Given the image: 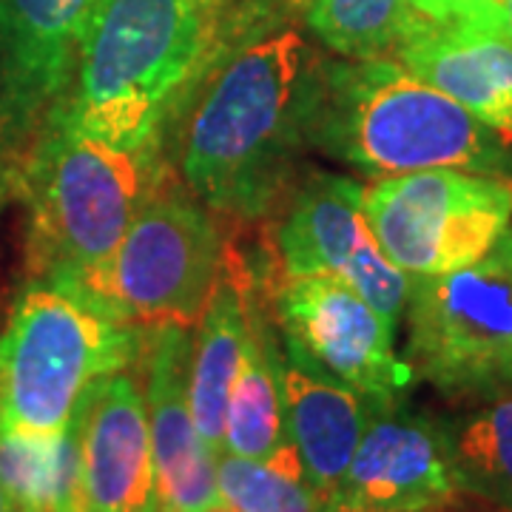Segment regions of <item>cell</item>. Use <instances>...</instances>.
Here are the masks:
<instances>
[{
    "mask_svg": "<svg viewBox=\"0 0 512 512\" xmlns=\"http://www.w3.org/2000/svg\"><path fill=\"white\" fill-rule=\"evenodd\" d=\"M0 512H18L15 501H12V495L6 493V487H3V481H0Z\"/></svg>",
    "mask_w": 512,
    "mask_h": 512,
    "instance_id": "484cf974",
    "label": "cell"
},
{
    "mask_svg": "<svg viewBox=\"0 0 512 512\" xmlns=\"http://www.w3.org/2000/svg\"><path fill=\"white\" fill-rule=\"evenodd\" d=\"M285 342L370 402H396L413 370L396 353V328L333 276H282L271 293Z\"/></svg>",
    "mask_w": 512,
    "mask_h": 512,
    "instance_id": "30bf717a",
    "label": "cell"
},
{
    "mask_svg": "<svg viewBox=\"0 0 512 512\" xmlns=\"http://www.w3.org/2000/svg\"><path fill=\"white\" fill-rule=\"evenodd\" d=\"M0 481L18 512L83 510L77 421L57 439H29L0 430Z\"/></svg>",
    "mask_w": 512,
    "mask_h": 512,
    "instance_id": "d6986e66",
    "label": "cell"
},
{
    "mask_svg": "<svg viewBox=\"0 0 512 512\" xmlns=\"http://www.w3.org/2000/svg\"><path fill=\"white\" fill-rule=\"evenodd\" d=\"M419 15L410 0H311L305 9L313 35L353 60L393 57Z\"/></svg>",
    "mask_w": 512,
    "mask_h": 512,
    "instance_id": "44dd1931",
    "label": "cell"
},
{
    "mask_svg": "<svg viewBox=\"0 0 512 512\" xmlns=\"http://www.w3.org/2000/svg\"><path fill=\"white\" fill-rule=\"evenodd\" d=\"M404 362L450 399L512 387V225L478 262L413 276L404 308Z\"/></svg>",
    "mask_w": 512,
    "mask_h": 512,
    "instance_id": "52a82bcc",
    "label": "cell"
},
{
    "mask_svg": "<svg viewBox=\"0 0 512 512\" xmlns=\"http://www.w3.org/2000/svg\"><path fill=\"white\" fill-rule=\"evenodd\" d=\"M77 430L83 512H163L146 396L131 373L94 387Z\"/></svg>",
    "mask_w": 512,
    "mask_h": 512,
    "instance_id": "4fadbf2b",
    "label": "cell"
},
{
    "mask_svg": "<svg viewBox=\"0 0 512 512\" xmlns=\"http://www.w3.org/2000/svg\"><path fill=\"white\" fill-rule=\"evenodd\" d=\"M461 493L512 512V387L447 424Z\"/></svg>",
    "mask_w": 512,
    "mask_h": 512,
    "instance_id": "ffe728a7",
    "label": "cell"
},
{
    "mask_svg": "<svg viewBox=\"0 0 512 512\" xmlns=\"http://www.w3.org/2000/svg\"><path fill=\"white\" fill-rule=\"evenodd\" d=\"M77 512H83V510H77Z\"/></svg>",
    "mask_w": 512,
    "mask_h": 512,
    "instance_id": "83f0119b",
    "label": "cell"
},
{
    "mask_svg": "<svg viewBox=\"0 0 512 512\" xmlns=\"http://www.w3.org/2000/svg\"><path fill=\"white\" fill-rule=\"evenodd\" d=\"M501 15H504V32L512 40V0H501Z\"/></svg>",
    "mask_w": 512,
    "mask_h": 512,
    "instance_id": "d4e9b609",
    "label": "cell"
},
{
    "mask_svg": "<svg viewBox=\"0 0 512 512\" xmlns=\"http://www.w3.org/2000/svg\"><path fill=\"white\" fill-rule=\"evenodd\" d=\"M211 512H237V510H231L228 504H217V507H214V510H211Z\"/></svg>",
    "mask_w": 512,
    "mask_h": 512,
    "instance_id": "4316f807",
    "label": "cell"
},
{
    "mask_svg": "<svg viewBox=\"0 0 512 512\" xmlns=\"http://www.w3.org/2000/svg\"><path fill=\"white\" fill-rule=\"evenodd\" d=\"M274 365L288 439L325 507L362 441L370 399L333 379L291 342H285V350L274 345Z\"/></svg>",
    "mask_w": 512,
    "mask_h": 512,
    "instance_id": "2e32d148",
    "label": "cell"
},
{
    "mask_svg": "<svg viewBox=\"0 0 512 512\" xmlns=\"http://www.w3.org/2000/svg\"><path fill=\"white\" fill-rule=\"evenodd\" d=\"M146 410L163 512H211L222 504L217 453L200 439L188 404V336L183 328L146 330Z\"/></svg>",
    "mask_w": 512,
    "mask_h": 512,
    "instance_id": "5bb4252c",
    "label": "cell"
},
{
    "mask_svg": "<svg viewBox=\"0 0 512 512\" xmlns=\"http://www.w3.org/2000/svg\"><path fill=\"white\" fill-rule=\"evenodd\" d=\"M319 52L296 29L256 37L205 74L180 134V183L214 214L262 220L299 180Z\"/></svg>",
    "mask_w": 512,
    "mask_h": 512,
    "instance_id": "6da1fadb",
    "label": "cell"
},
{
    "mask_svg": "<svg viewBox=\"0 0 512 512\" xmlns=\"http://www.w3.org/2000/svg\"><path fill=\"white\" fill-rule=\"evenodd\" d=\"M146 330L89 296L32 279L0 333V430L57 439L97 384L140 362Z\"/></svg>",
    "mask_w": 512,
    "mask_h": 512,
    "instance_id": "277c9868",
    "label": "cell"
},
{
    "mask_svg": "<svg viewBox=\"0 0 512 512\" xmlns=\"http://www.w3.org/2000/svg\"><path fill=\"white\" fill-rule=\"evenodd\" d=\"M234 29V0H100L55 114L114 151H160Z\"/></svg>",
    "mask_w": 512,
    "mask_h": 512,
    "instance_id": "7a4b0ae2",
    "label": "cell"
},
{
    "mask_svg": "<svg viewBox=\"0 0 512 512\" xmlns=\"http://www.w3.org/2000/svg\"><path fill=\"white\" fill-rule=\"evenodd\" d=\"M251 276L228 251L220 282L211 293L188 356V404L191 419L211 453H222L225 439V410L231 384L239 370L248 322H251Z\"/></svg>",
    "mask_w": 512,
    "mask_h": 512,
    "instance_id": "e0dca14e",
    "label": "cell"
},
{
    "mask_svg": "<svg viewBox=\"0 0 512 512\" xmlns=\"http://www.w3.org/2000/svg\"><path fill=\"white\" fill-rule=\"evenodd\" d=\"M165 177L160 151H114L52 111L23 165L35 279L69 282L100 265Z\"/></svg>",
    "mask_w": 512,
    "mask_h": 512,
    "instance_id": "5b68a950",
    "label": "cell"
},
{
    "mask_svg": "<svg viewBox=\"0 0 512 512\" xmlns=\"http://www.w3.org/2000/svg\"><path fill=\"white\" fill-rule=\"evenodd\" d=\"M276 6H285L288 12H305L311 6V0H271Z\"/></svg>",
    "mask_w": 512,
    "mask_h": 512,
    "instance_id": "cb8c5ba5",
    "label": "cell"
},
{
    "mask_svg": "<svg viewBox=\"0 0 512 512\" xmlns=\"http://www.w3.org/2000/svg\"><path fill=\"white\" fill-rule=\"evenodd\" d=\"M393 60L512 137V40L501 29L419 15Z\"/></svg>",
    "mask_w": 512,
    "mask_h": 512,
    "instance_id": "9a60e30c",
    "label": "cell"
},
{
    "mask_svg": "<svg viewBox=\"0 0 512 512\" xmlns=\"http://www.w3.org/2000/svg\"><path fill=\"white\" fill-rule=\"evenodd\" d=\"M447 424L370 402L365 433L322 512H441L461 498Z\"/></svg>",
    "mask_w": 512,
    "mask_h": 512,
    "instance_id": "8fae6325",
    "label": "cell"
},
{
    "mask_svg": "<svg viewBox=\"0 0 512 512\" xmlns=\"http://www.w3.org/2000/svg\"><path fill=\"white\" fill-rule=\"evenodd\" d=\"M217 487L222 504L237 512H322L291 439L265 461L220 453Z\"/></svg>",
    "mask_w": 512,
    "mask_h": 512,
    "instance_id": "7402d4cb",
    "label": "cell"
},
{
    "mask_svg": "<svg viewBox=\"0 0 512 512\" xmlns=\"http://www.w3.org/2000/svg\"><path fill=\"white\" fill-rule=\"evenodd\" d=\"M225 256L214 211L165 177L117 248L92 271L57 285L89 296L128 325L188 330L200 322Z\"/></svg>",
    "mask_w": 512,
    "mask_h": 512,
    "instance_id": "8992f818",
    "label": "cell"
},
{
    "mask_svg": "<svg viewBox=\"0 0 512 512\" xmlns=\"http://www.w3.org/2000/svg\"><path fill=\"white\" fill-rule=\"evenodd\" d=\"M100 0H0V148L37 131L72 86Z\"/></svg>",
    "mask_w": 512,
    "mask_h": 512,
    "instance_id": "7c38bea8",
    "label": "cell"
},
{
    "mask_svg": "<svg viewBox=\"0 0 512 512\" xmlns=\"http://www.w3.org/2000/svg\"><path fill=\"white\" fill-rule=\"evenodd\" d=\"M282 217L274 225V251L282 276H333L359 291L399 328L410 276L376 242L365 217V185L345 174H299Z\"/></svg>",
    "mask_w": 512,
    "mask_h": 512,
    "instance_id": "9c48e42d",
    "label": "cell"
},
{
    "mask_svg": "<svg viewBox=\"0 0 512 512\" xmlns=\"http://www.w3.org/2000/svg\"><path fill=\"white\" fill-rule=\"evenodd\" d=\"M285 441H288V430H285V410H282V393L276 379L274 339L265 328L259 305L254 302L245 348L225 410L222 453L265 461Z\"/></svg>",
    "mask_w": 512,
    "mask_h": 512,
    "instance_id": "ac0fdd59",
    "label": "cell"
},
{
    "mask_svg": "<svg viewBox=\"0 0 512 512\" xmlns=\"http://www.w3.org/2000/svg\"><path fill=\"white\" fill-rule=\"evenodd\" d=\"M410 3L430 20H467L504 32L501 0H410Z\"/></svg>",
    "mask_w": 512,
    "mask_h": 512,
    "instance_id": "603a6c76",
    "label": "cell"
},
{
    "mask_svg": "<svg viewBox=\"0 0 512 512\" xmlns=\"http://www.w3.org/2000/svg\"><path fill=\"white\" fill-rule=\"evenodd\" d=\"M305 148L376 180L433 168L504 177L512 171V137L481 123L393 57L319 55Z\"/></svg>",
    "mask_w": 512,
    "mask_h": 512,
    "instance_id": "3957f363",
    "label": "cell"
},
{
    "mask_svg": "<svg viewBox=\"0 0 512 512\" xmlns=\"http://www.w3.org/2000/svg\"><path fill=\"white\" fill-rule=\"evenodd\" d=\"M365 217L387 259L410 276H439L490 254L512 225V180L461 168L379 177Z\"/></svg>",
    "mask_w": 512,
    "mask_h": 512,
    "instance_id": "ba28073f",
    "label": "cell"
}]
</instances>
